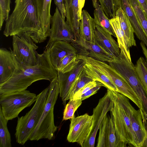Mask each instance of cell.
Returning <instances> with one entry per match:
<instances>
[{
	"instance_id": "cell-1",
	"label": "cell",
	"mask_w": 147,
	"mask_h": 147,
	"mask_svg": "<svg viewBox=\"0 0 147 147\" xmlns=\"http://www.w3.org/2000/svg\"><path fill=\"white\" fill-rule=\"evenodd\" d=\"M16 68L11 77L0 85V95L26 90L36 81L46 80L51 82L58 78L57 71L52 64L49 55V48H45L43 53L38 55L37 64L28 67L22 64L9 48Z\"/></svg>"
},
{
	"instance_id": "cell-2",
	"label": "cell",
	"mask_w": 147,
	"mask_h": 147,
	"mask_svg": "<svg viewBox=\"0 0 147 147\" xmlns=\"http://www.w3.org/2000/svg\"><path fill=\"white\" fill-rule=\"evenodd\" d=\"M11 14L6 21L3 33L6 37L27 32L35 43H40L47 38L41 27L34 0H15Z\"/></svg>"
},
{
	"instance_id": "cell-3",
	"label": "cell",
	"mask_w": 147,
	"mask_h": 147,
	"mask_svg": "<svg viewBox=\"0 0 147 147\" xmlns=\"http://www.w3.org/2000/svg\"><path fill=\"white\" fill-rule=\"evenodd\" d=\"M110 91L113 103L111 117L116 132L122 141L138 147L132 121L138 110L132 106L127 97L117 92Z\"/></svg>"
},
{
	"instance_id": "cell-4",
	"label": "cell",
	"mask_w": 147,
	"mask_h": 147,
	"mask_svg": "<svg viewBox=\"0 0 147 147\" xmlns=\"http://www.w3.org/2000/svg\"><path fill=\"white\" fill-rule=\"evenodd\" d=\"M46 102L39 121L33 131L30 138L31 141L42 139L53 140L57 127L54 121V109L59 94L58 78L50 82Z\"/></svg>"
},
{
	"instance_id": "cell-5",
	"label": "cell",
	"mask_w": 147,
	"mask_h": 147,
	"mask_svg": "<svg viewBox=\"0 0 147 147\" xmlns=\"http://www.w3.org/2000/svg\"><path fill=\"white\" fill-rule=\"evenodd\" d=\"M49 92L48 86L36 96L34 105L30 110L25 115L18 117L15 134L18 143L23 145L30 140L44 110Z\"/></svg>"
},
{
	"instance_id": "cell-6",
	"label": "cell",
	"mask_w": 147,
	"mask_h": 147,
	"mask_svg": "<svg viewBox=\"0 0 147 147\" xmlns=\"http://www.w3.org/2000/svg\"><path fill=\"white\" fill-rule=\"evenodd\" d=\"M36 99V95L25 90L0 95V109L8 121L18 117L25 108L31 106Z\"/></svg>"
},
{
	"instance_id": "cell-7",
	"label": "cell",
	"mask_w": 147,
	"mask_h": 147,
	"mask_svg": "<svg viewBox=\"0 0 147 147\" xmlns=\"http://www.w3.org/2000/svg\"><path fill=\"white\" fill-rule=\"evenodd\" d=\"M108 64L122 76L138 96L144 108L147 107V93L138 76L135 66L120 51L117 57L109 60Z\"/></svg>"
},
{
	"instance_id": "cell-8",
	"label": "cell",
	"mask_w": 147,
	"mask_h": 147,
	"mask_svg": "<svg viewBox=\"0 0 147 147\" xmlns=\"http://www.w3.org/2000/svg\"><path fill=\"white\" fill-rule=\"evenodd\" d=\"M13 51L22 64L28 67L36 65L39 54L38 47L27 32L12 36Z\"/></svg>"
},
{
	"instance_id": "cell-9",
	"label": "cell",
	"mask_w": 147,
	"mask_h": 147,
	"mask_svg": "<svg viewBox=\"0 0 147 147\" xmlns=\"http://www.w3.org/2000/svg\"><path fill=\"white\" fill-rule=\"evenodd\" d=\"M113 101L110 90L107 89L105 95L99 99L96 107L93 109L92 125L90 133L82 147H94L95 138L100 125L105 116L110 111L113 105Z\"/></svg>"
},
{
	"instance_id": "cell-10",
	"label": "cell",
	"mask_w": 147,
	"mask_h": 147,
	"mask_svg": "<svg viewBox=\"0 0 147 147\" xmlns=\"http://www.w3.org/2000/svg\"><path fill=\"white\" fill-rule=\"evenodd\" d=\"M92 115L86 113L71 119L67 140L81 146L88 137L92 129Z\"/></svg>"
},
{
	"instance_id": "cell-11",
	"label": "cell",
	"mask_w": 147,
	"mask_h": 147,
	"mask_svg": "<svg viewBox=\"0 0 147 147\" xmlns=\"http://www.w3.org/2000/svg\"><path fill=\"white\" fill-rule=\"evenodd\" d=\"M51 33L45 48H49L55 42L64 41L70 43L75 41L72 32L69 25L64 20L57 7L51 21Z\"/></svg>"
},
{
	"instance_id": "cell-12",
	"label": "cell",
	"mask_w": 147,
	"mask_h": 147,
	"mask_svg": "<svg viewBox=\"0 0 147 147\" xmlns=\"http://www.w3.org/2000/svg\"><path fill=\"white\" fill-rule=\"evenodd\" d=\"M96 147H125L127 144L122 141L115 130L112 118L107 114L99 127Z\"/></svg>"
},
{
	"instance_id": "cell-13",
	"label": "cell",
	"mask_w": 147,
	"mask_h": 147,
	"mask_svg": "<svg viewBox=\"0 0 147 147\" xmlns=\"http://www.w3.org/2000/svg\"><path fill=\"white\" fill-rule=\"evenodd\" d=\"M71 43L76 49L77 55L107 62L113 58L96 40L94 42H91L80 37V39Z\"/></svg>"
},
{
	"instance_id": "cell-14",
	"label": "cell",
	"mask_w": 147,
	"mask_h": 147,
	"mask_svg": "<svg viewBox=\"0 0 147 147\" xmlns=\"http://www.w3.org/2000/svg\"><path fill=\"white\" fill-rule=\"evenodd\" d=\"M84 64V61L80 59L78 63L70 71L64 73L57 71L60 96L64 105H66V98L72 86L78 75L83 68Z\"/></svg>"
},
{
	"instance_id": "cell-15",
	"label": "cell",
	"mask_w": 147,
	"mask_h": 147,
	"mask_svg": "<svg viewBox=\"0 0 147 147\" xmlns=\"http://www.w3.org/2000/svg\"><path fill=\"white\" fill-rule=\"evenodd\" d=\"M49 48L50 60L56 69L65 57L71 54H77L76 49L70 43L64 41L55 42Z\"/></svg>"
},
{
	"instance_id": "cell-16",
	"label": "cell",
	"mask_w": 147,
	"mask_h": 147,
	"mask_svg": "<svg viewBox=\"0 0 147 147\" xmlns=\"http://www.w3.org/2000/svg\"><path fill=\"white\" fill-rule=\"evenodd\" d=\"M112 35L102 27L96 25L95 37L96 41L113 57H118L120 51L118 43Z\"/></svg>"
},
{
	"instance_id": "cell-17",
	"label": "cell",
	"mask_w": 147,
	"mask_h": 147,
	"mask_svg": "<svg viewBox=\"0 0 147 147\" xmlns=\"http://www.w3.org/2000/svg\"><path fill=\"white\" fill-rule=\"evenodd\" d=\"M64 1L66 10V22L72 32L75 41L78 40L80 38L78 0H64Z\"/></svg>"
},
{
	"instance_id": "cell-18",
	"label": "cell",
	"mask_w": 147,
	"mask_h": 147,
	"mask_svg": "<svg viewBox=\"0 0 147 147\" xmlns=\"http://www.w3.org/2000/svg\"><path fill=\"white\" fill-rule=\"evenodd\" d=\"M16 68V64L11 51L4 48H0V85L10 78Z\"/></svg>"
},
{
	"instance_id": "cell-19",
	"label": "cell",
	"mask_w": 147,
	"mask_h": 147,
	"mask_svg": "<svg viewBox=\"0 0 147 147\" xmlns=\"http://www.w3.org/2000/svg\"><path fill=\"white\" fill-rule=\"evenodd\" d=\"M40 23L42 32L47 38L51 33V24L52 16L50 13L52 0H34Z\"/></svg>"
},
{
	"instance_id": "cell-20",
	"label": "cell",
	"mask_w": 147,
	"mask_h": 147,
	"mask_svg": "<svg viewBox=\"0 0 147 147\" xmlns=\"http://www.w3.org/2000/svg\"><path fill=\"white\" fill-rule=\"evenodd\" d=\"M121 7L128 17L137 37L147 48V38L140 22L129 0H120Z\"/></svg>"
},
{
	"instance_id": "cell-21",
	"label": "cell",
	"mask_w": 147,
	"mask_h": 147,
	"mask_svg": "<svg viewBox=\"0 0 147 147\" xmlns=\"http://www.w3.org/2000/svg\"><path fill=\"white\" fill-rule=\"evenodd\" d=\"M81 16L79 27L80 37L91 42H95V30L96 24L94 18L85 10H82Z\"/></svg>"
},
{
	"instance_id": "cell-22",
	"label": "cell",
	"mask_w": 147,
	"mask_h": 147,
	"mask_svg": "<svg viewBox=\"0 0 147 147\" xmlns=\"http://www.w3.org/2000/svg\"><path fill=\"white\" fill-rule=\"evenodd\" d=\"M115 16L119 19L121 28L125 35L129 48L132 46H136L133 28L128 17L121 7L116 11Z\"/></svg>"
},
{
	"instance_id": "cell-23",
	"label": "cell",
	"mask_w": 147,
	"mask_h": 147,
	"mask_svg": "<svg viewBox=\"0 0 147 147\" xmlns=\"http://www.w3.org/2000/svg\"><path fill=\"white\" fill-rule=\"evenodd\" d=\"M84 61V67L87 76L93 80L100 82L107 89L117 92V88L107 76L96 67Z\"/></svg>"
},
{
	"instance_id": "cell-24",
	"label": "cell",
	"mask_w": 147,
	"mask_h": 147,
	"mask_svg": "<svg viewBox=\"0 0 147 147\" xmlns=\"http://www.w3.org/2000/svg\"><path fill=\"white\" fill-rule=\"evenodd\" d=\"M109 21L117 38L119 47L127 59L131 61L129 47L124 33L121 29L118 18L115 16L110 19Z\"/></svg>"
},
{
	"instance_id": "cell-25",
	"label": "cell",
	"mask_w": 147,
	"mask_h": 147,
	"mask_svg": "<svg viewBox=\"0 0 147 147\" xmlns=\"http://www.w3.org/2000/svg\"><path fill=\"white\" fill-rule=\"evenodd\" d=\"M94 8V20L96 24L102 27L112 36L116 37L109 19L105 14L98 1H97Z\"/></svg>"
},
{
	"instance_id": "cell-26",
	"label": "cell",
	"mask_w": 147,
	"mask_h": 147,
	"mask_svg": "<svg viewBox=\"0 0 147 147\" xmlns=\"http://www.w3.org/2000/svg\"><path fill=\"white\" fill-rule=\"evenodd\" d=\"M8 120L3 116L0 109V147H11V139L7 127Z\"/></svg>"
},
{
	"instance_id": "cell-27",
	"label": "cell",
	"mask_w": 147,
	"mask_h": 147,
	"mask_svg": "<svg viewBox=\"0 0 147 147\" xmlns=\"http://www.w3.org/2000/svg\"><path fill=\"white\" fill-rule=\"evenodd\" d=\"M93 80L86 75L83 67L76 78L66 98V100L72 98L75 93L86 84Z\"/></svg>"
},
{
	"instance_id": "cell-28",
	"label": "cell",
	"mask_w": 147,
	"mask_h": 147,
	"mask_svg": "<svg viewBox=\"0 0 147 147\" xmlns=\"http://www.w3.org/2000/svg\"><path fill=\"white\" fill-rule=\"evenodd\" d=\"M105 14L109 18L115 16L116 11L121 7L120 0H98Z\"/></svg>"
},
{
	"instance_id": "cell-29",
	"label": "cell",
	"mask_w": 147,
	"mask_h": 147,
	"mask_svg": "<svg viewBox=\"0 0 147 147\" xmlns=\"http://www.w3.org/2000/svg\"><path fill=\"white\" fill-rule=\"evenodd\" d=\"M77 54H71L65 57L61 61L56 69L57 71L64 73L72 69L78 63Z\"/></svg>"
},
{
	"instance_id": "cell-30",
	"label": "cell",
	"mask_w": 147,
	"mask_h": 147,
	"mask_svg": "<svg viewBox=\"0 0 147 147\" xmlns=\"http://www.w3.org/2000/svg\"><path fill=\"white\" fill-rule=\"evenodd\" d=\"M135 66L139 79L147 93V65L146 59L143 57H140Z\"/></svg>"
},
{
	"instance_id": "cell-31",
	"label": "cell",
	"mask_w": 147,
	"mask_h": 147,
	"mask_svg": "<svg viewBox=\"0 0 147 147\" xmlns=\"http://www.w3.org/2000/svg\"><path fill=\"white\" fill-rule=\"evenodd\" d=\"M147 38V15L138 0H129Z\"/></svg>"
},
{
	"instance_id": "cell-32",
	"label": "cell",
	"mask_w": 147,
	"mask_h": 147,
	"mask_svg": "<svg viewBox=\"0 0 147 147\" xmlns=\"http://www.w3.org/2000/svg\"><path fill=\"white\" fill-rule=\"evenodd\" d=\"M82 103L81 99H70L68 103L65 105L63 113V120H66L72 118L74 116L76 111Z\"/></svg>"
},
{
	"instance_id": "cell-33",
	"label": "cell",
	"mask_w": 147,
	"mask_h": 147,
	"mask_svg": "<svg viewBox=\"0 0 147 147\" xmlns=\"http://www.w3.org/2000/svg\"><path fill=\"white\" fill-rule=\"evenodd\" d=\"M11 0H0V30L4 21L7 20L10 11Z\"/></svg>"
},
{
	"instance_id": "cell-34",
	"label": "cell",
	"mask_w": 147,
	"mask_h": 147,
	"mask_svg": "<svg viewBox=\"0 0 147 147\" xmlns=\"http://www.w3.org/2000/svg\"><path fill=\"white\" fill-rule=\"evenodd\" d=\"M98 82L97 81L93 80L86 84L75 93L72 98L74 99H80L82 95L90 89L96 86Z\"/></svg>"
},
{
	"instance_id": "cell-35",
	"label": "cell",
	"mask_w": 147,
	"mask_h": 147,
	"mask_svg": "<svg viewBox=\"0 0 147 147\" xmlns=\"http://www.w3.org/2000/svg\"><path fill=\"white\" fill-rule=\"evenodd\" d=\"M102 86L105 87L103 84L100 82L98 81L97 84L96 86L90 89L86 93L82 95L80 97V99H81L82 101L87 99L92 95L96 94Z\"/></svg>"
},
{
	"instance_id": "cell-36",
	"label": "cell",
	"mask_w": 147,
	"mask_h": 147,
	"mask_svg": "<svg viewBox=\"0 0 147 147\" xmlns=\"http://www.w3.org/2000/svg\"><path fill=\"white\" fill-rule=\"evenodd\" d=\"M54 1L62 18L65 20L66 14L64 0H54Z\"/></svg>"
},
{
	"instance_id": "cell-37",
	"label": "cell",
	"mask_w": 147,
	"mask_h": 147,
	"mask_svg": "<svg viewBox=\"0 0 147 147\" xmlns=\"http://www.w3.org/2000/svg\"><path fill=\"white\" fill-rule=\"evenodd\" d=\"M85 0H78V14L80 20L81 19L82 9L83 8Z\"/></svg>"
},
{
	"instance_id": "cell-38",
	"label": "cell",
	"mask_w": 147,
	"mask_h": 147,
	"mask_svg": "<svg viewBox=\"0 0 147 147\" xmlns=\"http://www.w3.org/2000/svg\"><path fill=\"white\" fill-rule=\"evenodd\" d=\"M147 15V0H138Z\"/></svg>"
},
{
	"instance_id": "cell-39",
	"label": "cell",
	"mask_w": 147,
	"mask_h": 147,
	"mask_svg": "<svg viewBox=\"0 0 147 147\" xmlns=\"http://www.w3.org/2000/svg\"><path fill=\"white\" fill-rule=\"evenodd\" d=\"M140 45L142 49L143 53L144 55L147 65V48L144 44L142 41L140 43Z\"/></svg>"
},
{
	"instance_id": "cell-40",
	"label": "cell",
	"mask_w": 147,
	"mask_h": 147,
	"mask_svg": "<svg viewBox=\"0 0 147 147\" xmlns=\"http://www.w3.org/2000/svg\"><path fill=\"white\" fill-rule=\"evenodd\" d=\"M142 147H147V135L146 137L142 144Z\"/></svg>"
},
{
	"instance_id": "cell-41",
	"label": "cell",
	"mask_w": 147,
	"mask_h": 147,
	"mask_svg": "<svg viewBox=\"0 0 147 147\" xmlns=\"http://www.w3.org/2000/svg\"><path fill=\"white\" fill-rule=\"evenodd\" d=\"M93 5L94 8L95 7L97 0H92Z\"/></svg>"
}]
</instances>
